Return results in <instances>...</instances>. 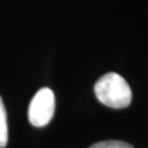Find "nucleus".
Segmentation results:
<instances>
[{
  "label": "nucleus",
  "instance_id": "obj_2",
  "mask_svg": "<svg viewBox=\"0 0 148 148\" xmlns=\"http://www.w3.org/2000/svg\"><path fill=\"white\" fill-rule=\"evenodd\" d=\"M56 99L53 90L42 88L34 94L29 105L28 116L31 124L36 127H44L52 120L55 114Z\"/></svg>",
  "mask_w": 148,
  "mask_h": 148
},
{
  "label": "nucleus",
  "instance_id": "obj_3",
  "mask_svg": "<svg viewBox=\"0 0 148 148\" xmlns=\"http://www.w3.org/2000/svg\"><path fill=\"white\" fill-rule=\"evenodd\" d=\"M8 143V124L7 113L0 96V148H4Z\"/></svg>",
  "mask_w": 148,
  "mask_h": 148
},
{
  "label": "nucleus",
  "instance_id": "obj_4",
  "mask_svg": "<svg viewBox=\"0 0 148 148\" xmlns=\"http://www.w3.org/2000/svg\"><path fill=\"white\" fill-rule=\"evenodd\" d=\"M89 148H134L130 144L121 140H105L97 142Z\"/></svg>",
  "mask_w": 148,
  "mask_h": 148
},
{
  "label": "nucleus",
  "instance_id": "obj_1",
  "mask_svg": "<svg viewBox=\"0 0 148 148\" xmlns=\"http://www.w3.org/2000/svg\"><path fill=\"white\" fill-rule=\"evenodd\" d=\"M100 103L113 109H122L130 105L132 90L123 77L110 72L100 77L94 87Z\"/></svg>",
  "mask_w": 148,
  "mask_h": 148
}]
</instances>
